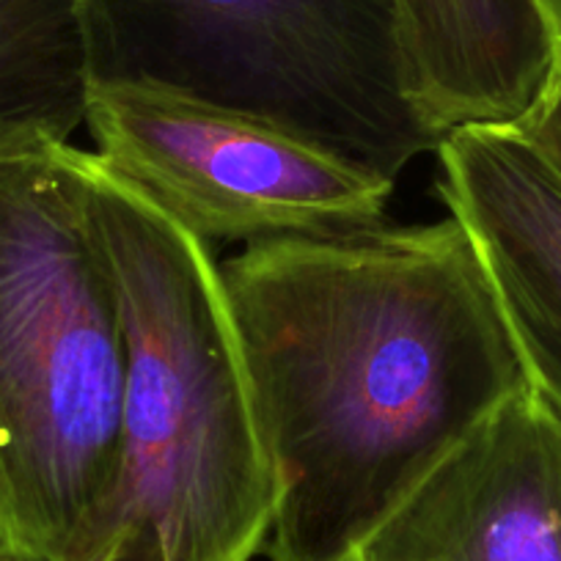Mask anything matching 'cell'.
Returning <instances> with one entry per match:
<instances>
[{"instance_id":"6da1fadb","label":"cell","mask_w":561,"mask_h":561,"mask_svg":"<svg viewBox=\"0 0 561 561\" xmlns=\"http://www.w3.org/2000/svg\"><path fill=\"white\" fill-rule=\"evenodd\" d=\"M275 477L270 561H344L528 386L455 218L251 242L220 264Z\"/></svg>"},{"instance_id":"7a4b0ae2","label":"cell","mask_w":561,"mask_h":561,"mask_svg":"<svg viewBox=\"0 0 561 561\" xmlns=\"http://www.w3.org/2000/svg\"><path fill=\"white\" fill-rule=\"evenodd\" d=\"M124 336V473L102 561H253L275 477L213 248L85 152Z\"/></svg>"},{"instance_id":"3957f363","label":"cell","mask_w":561,"mask_h":561,"mask_svg":"<svg viewBox=\"0 0 561 561\" xmlns=\"http://www.w3.org/2000/svg\"><path fill=\"white\" fill-rule=\"evenodd\" d=\"M122 413V314L85 152L0 158V561H102Z\"/></svg>"},{"instance_id":"277c9868","label":"cell","mask_w":561,"mask_h":561,"mask_svg":"<svg viewBox=\"0 0 561 561\" xmlns=\"http://www.w3.org/2000/svg\"><path fill=\"white\" fill-rule=\"evenodd\" d=\"M91 83L300 135L397 182L438 138L408 96L393 0H80Z\"/></svg>"},{"instance_id":"5b68a950","label":"cell","mask_w":561,"mask_h":561,"mask_svg":"<svg viewBox=\"0 0 561 561\" xmlns=\"http://www.w3.org/2000/svg\"><path fill=\"white\" fill-rule=\"evenodd\" d=\"M85 127L111 174L207 248L386 224L397 182L275 124L133 83H91Z\"/></svg>"},{"instance_id":"8992f818","label":"cell","mask_w":561,"mask_h":561,"mask_svg":"<svg viewBox=\"0 0 561 561\" xmlns=\"http://www.w3.org/2000/svg\"><path fill=\"white\" fill-rule=\"evenodd\" d=\"M344 561H561V415L517 391Z\"/></svg>"},{"instance_id":"52a82bcc","label":"cell","mask_w":561,"mask_h":561,"mask_svg":"<svg viewBox=\"0 0 561 561\" xmlns=\"http://www.w3.org/2000/svg\"><path fill=\"white\" fill-rule=\"evenodd\" d=\"M438 193L471 240L528 386L561 415V180L512 127L438 140Z\"/></svg>"},{"instance_id":"ba28073f","label":"cell","mask_w":561,"mask_h":561,"mask_svg":"<svg viewBox=\"0 0 561 561\" xmlns=\"http://www.w3.org/2000/svg\"><path fill=\"white\" fill-rule=\"evenodd\" d=\"M408 96L435 138L517 127L548 91L561 39L539 0H393Z\"/></svg>"},{"instance_id":"9c48e42d","label":"cell","mask_w":561,"mask_h":561,"mask_svg":"<svg viewBox=\"0 0 561 561\" xmlns=\"http://www.w3.org/2000/svg\"><path fill=\"white\" fill-rule=\"evenodd\" d=\"M89 94L80 0H0V158L69 144Z\"/></svg>"},{"instance_id":"30bf717a","label":"cell","mask_w":561,"mask_h":561,"mask_svg":"<svg viewBox=\"0 0 561 561\" xmlns=\"http://www.w3.org/2000/svg\"><path fill=\"white\" fill-rule=\"evenodd\" d=\"M512 129H517L531 144L534 152L561 180V61L539 105Z\"/></svg>"},{"instance_id":"8fae6325","label":"cell","mask_w":561,"mask_h":561,"mask_svg":"<svg viewBox=\"0 0 561 561\" xmlns=\"http://www.w3.org/2000/svg\"><path fill=\"white\" fill-rule=\"evenodd\" d=\"M539 3H542V9L548 12L550 23H553L556 34H559L561 39V0H539Z\"/></svg>"}]
</instances>
